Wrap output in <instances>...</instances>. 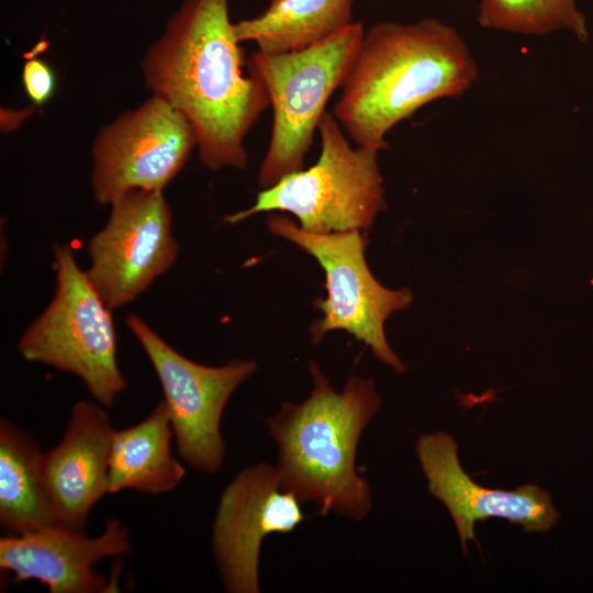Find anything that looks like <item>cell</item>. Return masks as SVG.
<instances>
[{"mask_svg":"<svg viewBox=\"0 0 593 593\" xmlns=\"http://www.w3.org/2000/svg\"><path fill=\"white\" fill-rule=\"evenodd\" d=\"M340 127L333 113L325 112L317 126V161L262 189L250 208L226 215L224 221L236 224L257 213L281 211L294 215L299 226L311 233L368 230L387 208L380 150L353 147Z\"/></svg>","mask_w":593,"mask_h":593,"instance_id":"277c9868","label":"cell"},{"mask_svg":"<svg viewBox=\"0 0 593 593\" xmlns=\"http://www.w3.org/2000/svg\"><path fill=\"white\" fill-rule=\"evenodd\" d=\"M110 205L107 224L88 243L87 275L115 309L132 302L171 267L178 244L161 190H132Z\"/></svg>","mask_w":593,"mask_h":593,"instance_id":"30bf717a","label":"cell"},{"mask_svg":"<svg viewBox=\"0 0 593 593\" xmlns=\"http://www.w3.org/2000/svg\"><path fill=\"white\" fill-rule=\"evenodd\" d=\"M43 452L31 434L0 421V525L21 535L55 525L45 484Z\"/></svg>","mask_w":593,"mask_h":593,"instance_id":"2e32d148","label":"cell"},{"mask_svg":"<svg viewBox=\"0 0 593 593\" xmlns=\"http://www.w3.org/2000/svg\"><path fill=\"white\" fill-rule=\"evenodd\" d=\"M114 428L101 405L72 406L61 440L43 452L42 467L56 525L83 532L93 505L108 493Z\"/></svg>","mask_w":593,"mask_h":593,"instance_id":"5bb4252c","label":"cell"},{"mask_svg":"<svg viewBox=\"0 0 593 593\" xmlns=\"http://www.w3.org/2000/svg\"><path fill=\"white\" fill-rule=\"evenodd\" d=\"M312 389L300 402H284L267 422L277 445L281 486L321 515L363 519L372 507L370 485L357 470L360 437L380 398L371 379L351 376L337 392L315 361Z\"/></svg>","mask_w":593,"mask_h":593,"instance_id":"3957f363","label":"cell"},{"mask_svg":"<svg viewBox=\"0 0 593 593\" xmlns=\"http://www.w3.org/2000/svg\"><path fill=\"white\" fill-rule=\"evenodd\" d=\"M228 3L183 0L141 63L153 94L192 125L200 161L212 170L246 167L244 139L270 105L261 81L244 72Z\"/></svg>","mask_w":593,"mask_h":593,"instance_id":"6da1fadb","label":"cell"},{"mask_svg":"<svg viewBox=\"0 0 593 593\" xmlns=\"http://www.w3.org/2000/svg\"><path fill=\"white\" fill-rule=\"evenodd\" d=\"M22 83L32 104L42 107L51 100L56 90V76L45 60L33 57L23 66Z\"/></svg>","mask_w":593,"mask_h":593,"instance_id":"d6986e66","label":"cell"},{"mask_svg":"<svg viewBox=\"0 0 593 593\" xmlns=\"http://www.w3.org/2000/svg\"><path fill=\"white\" fill-rule=\"evenodd\" d=\"M267 227L314 257L324 270L327 295L314 303L323 316L310 328L312 343L317 344L328 332L345 331L367 345L377 359L404 372L405 365L387 340L384 323L392 313L406 309L413 294L407 288L388 289L372 276L362 231L311 233L282 215L269 216Z\"/></svg>","mask_w":593,"mask_h":593,"instance_id":"52a82bcc","label":"cell"},{"mask_svg":"<svg viewBox=\"0 0 593 593\" xmlns=\"http://www.w3.org/2000/svg\"><path fill=\"white\" fill-rule=\"evenodd\" d=\"M172 435L164 400L139 423L115 429L109 455L108 494L125 489L163 494L176 489L186 469L172 455Z\"/></svg>","mask_w":593,"mask_h":593,"instance_id":"9a60e30c","label":"cell"},{"mask_svg":"<svg viewBox=\"0 0 593 593\" xmlns=\"http://www.w3.org/2000/svg\"><path fill=\"white\" fill-rule=\"evenodd\" d=\"M197 135L188 120L158 96L100 128L91 150V184L99 204L132 190H161L180 172Z\"/></svg>","mask_w":593,"mask_h":593,"instance_id":"9c48e42d","label":"cell"},{"mask_svg":"<svg viewBox=\"0 0 593 593\" xmlns=\"http://www.w3.org/2000/svg\"><path fill=\"white\" fill-rule=\"evenodd\" d=\"M298 497L281 486L275 465L242 469L221 493L212 527V551L224 589L258 593L265 537L288 534L305 516Z\"/></svg>","mask_w":593,"mask_h":593,"instance_id":"8fae6325","label":"cell"},{"mask_svg":"<svg viewBox=\"0 0 593 593\" xmlns=\"http://www.w3.org/2000/svg\"><path fill=\"white\" fill-rule=\"evenodd\" d=\"M56 291L24 331L22 357L77 376L94 400L111 406L126 388L116 359L111 307L79 268L70 246H55Z\"/></svg>","mask_w":593,"mask_h":593,"instance_id":"8992f818","label":"cell"},{"mask_svg":"<svg viewBox=\"0 0 593 593\" xmlns=\"http://www.w3.org/2000/svg\"><path fill=\"white\" fill-rule=\"evenodd\" d=\"M354 0H271L258 15L234 23L236 40L283 54L327 41L355 21Z\"/></svg>","mask_w":593,"mask_h":593,"instance_id":"e0dca14e","label":"cell"},{"mask_svg":"<svg viewBox=\"0 0 593 593\" xmlns=\"http://www.w3.org/2000/svg\"><path fill=\"white\" fill-rule=\"evenodd\" d=\"M126 325L159 379L178 454L195 470L215 474L226 454L220 427L224 409L257 363L235 359L220 367L204 366L179 354L137 315L130 314Z\"/></svg>","mask_w":593,"mask_h":593,"instance_id":"ba28073f","label":"cell"},{"mask_svg":"<svg viewBox=\"0 0 593 593\" xmlns=\"http://www.w3.org/2000/svg\"><path fill=\"white\" fill-rule=\"evenodd\" d=\"M365 27L355 21L312 47L283 53H254L247 70L265 86L272 108V130L258 174L266 189L303 169L325 105L340 89L358 51Z\"/></svg>","mask_w":593,"mask_h":593,"instance_id":"5b68a950","label":"cell"},{"mask_svg":"<svg viewBox=\"0 0 593 593\" xmlns=\"http://www.w3.org/2000/svg\"><path fill=\"white\" fill-rule=\"evenodd\" d=\"M477 21L484 29L522 35L569 31L581 42L589 32L574 0H480Z\"/></svg>","mask_w":593,"mask_h":593,"instance_id":"ac0fdd59","label":"cell"},{"mask_svg":"<svg viewBox=\"0 0 593 593\" xmlns=\"http://www.w3.org/2000/svg\"><path fill=\"white\" fill-rule=\"evenodd\" d=\"M130 548L127 528L116 518L108 519L97 537L55 524L1 537L0 568L12 572L14 582L36 580L49 593L104 592L108 580L93 564L105 557L123 556Z\"/></svg>","mask_w":593,"mask_h":593,"instance_id":"4fadbf2b","label":"cell"},{"mask_svg":"<svg viewBox=\"0 0 593 593\" xmlns=\"http://www.w3.org/2000/svg\"><path fill=\"white\" fill-rule=\"evenodd\" d=\"M36 107L31 104L23 110L2 109L1 111V130L4 132L13 131L33 112Z\"/></svg>","mask_w":593,"mask_h":593,"instance_id":"ffe728a7","label":"cell"},{"mask_svg":"<svg viewBox=\"0 0 593 593\" xmlns=\"http://www.w3.org/2000/svg\"><path fill=\"white\" fill-rule=\"evenodd\" d=\"M457 450L456 440L446 433L424 434L416 443L428 491L449 511L463 550L468 540H475L477 521L505 518L538 533L556 525L559 513L549 493L534 484L511 491L480 486L463 471Z\"/></svg>","mask_w":593,"mask_h":593,"instance_id":"7c38bea8","label":"cell"},{"mask_svg":"<svg viewBox=\"0 0 593 593\" xmlns=\"http://www.w3.org/2000/svg\"><path fill=\"white\" fill-rule=\"evenodd\" d=\"M478 64L463 37L435 18L365 29L333 115L357 145L382 150L388 133L425 104L463 94Z\"/></svg>","mask_w":593,"mask_h":593,"instance_id":"7a4b0ae2","label":"cell"}]
</instances>
